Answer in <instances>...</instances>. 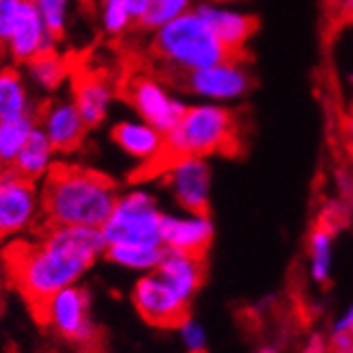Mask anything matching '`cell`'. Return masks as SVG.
<instances>
[{
	"label": "cell",
	"mask_w": 353,
	"mask_h": 353,
	"mask_svg": "<svg viewBox=\"0 0 353 353\" xmlns=\"http://www.w3.org/2000/svg\"><path fill=\"white\" fill-rule=\"evenodd\" d=\"M30 114L32 123L47 134L53 150L68 154L81 148L87 125L81 119L74 104H66L59 100H43Z\"/></svg>",
	"instance_id": "11"
},
{
	"label": "cell",
	"mask_w": 353,
	"mask_h": 353,
	"mask_svg": "<svg viewBox=\"0 0 353 353\" xmlns=\"http://www.w3.org/2000/svg\"><path fill=\"white\" fill-rule=\"evenodd\" d=\"M39 237L11 241L0 256L7 283L19 292L34 322L47 326L55 294L91 267L106 239L95 227H57Z\"/></svg>",
	"instance_id": "1"
},
{
	"label": "cell",
	"mask_w": 353,
	"mask_h": 353,
	"mask_svg": "<svg viewBox=\"0 0 353 353\" xmlns=\"http://www.w3.org/2000/svg\"><path fill=\"white\" fill-rule=\"evenodd\" d=\"M70 59V85L74 106L85 121L87 130L98 127L106 117L108 100L114 95V79L117 72L106 68L91 49L89 51H72Z\"/></svg>",
	"instance_id": "7"
},
{
	"label": "cell",
	"mask_w": 353,
	"mask_h": 353,
	"mask_svg": "<svg viewBox=\"0 0 353 353\" xmlns=\"http://www.w3.org/2000/svg\"><path fill=\"white\" fill-rule=\"evenodd\" d=\"M309 254H311V277L317 283H326L332 265V231L328 229V224H317L313 229L309 241Z\"/></svg>",
	"instance_id": "23"
},
{
	"label": "cell",
	"mask_w": 353,
	"mask_h": 353,
	"mask_svg": "<svg viewBox=\"0 0 353 353\" xmlns=\"http://www.w3.org/2000/svg\"><path fill=\"white\" fill-rule=\"evenodd\" d=\"M210 3H235V0H210Z\"/></svg>",
	"instance_id": "30"
},
{
	"label": "cell",
	"mask_w": 353,
	"mask_h": 353,
	"mask_svg": "<svg viewBox=\"0 0 353 353\" xmlns=\"http://www.w3.org/2000/svg\"><path fill=\"white\" fill-rule=\"evenodd\" d=\"M134 307L146 324L154 328H180L188 315V301L159 275L142 277L132 294Z\"/></svg>",
	"instance_id": "10"
},
{
	"label": "cell",
	"mask_w": 353,
	"mask_h": 353,
	"mask_svg": "<svg viewBox=\"0 0 353 353\" xmlns=\"http://www.w3.org/2000/svg\"><path fill=\"white\" fill-rule=\"evenodd\" d=\"M26 63L32 70V77H34L47 89L59 87L70 74V59H68V55H59L51 47V43L43 45Z\"/></svg>",
	"instance_id": "19"
},
{
	"label": "cell",
	"mask_w": 353,
	"mask_h": 353,
	"mask_svg": "<svg viewBox=\"0 0 353 353\" xmlns=\"http://www.w3.org/2000/svg\"><path fill=\"white\" fill-rule=\"evenodd\" d=\"M23 0H0V59L9 51V43L15 32Z\"/></svg>",
	"instance_id": "26"
},
{
	"label": "cell",
	"mask_w": 353,
	"mask_h": 353,
	"mask_svg": "<svg viewBox=\"0 0 353 353\" xmlns=\"http://www.w3.org/2000/svg\"><path fill=\"white\" fill-rule=\"evenodd\" d=\"M161 237H163V245L172 250L197 256V259H205L214 239V227L210 222V216L192 214V218L188 220L163 216Z\"/></svg>",
	"instance_id": "14"
},
{
	"label": "cell",
	"mask_w": 353,
	"mask_h": 353,
	"mask_svg": "<svg viewBox=\"0 0 353 353\" xmlns=\"http://www.w3.org/2000/svg\"><path fill=\"white\" fill-rule=\"evenodd\" d=\"M41 11L37 0H23V7L15 26V32L11 37L9 43V51L11 57L21 63L28 61L32 55H34L43 45H47L49 41L45 39V32H43V21H41Z\"/></svg>",
	"instance_id": "17"
},
{
	"label": "cell",
	"mask_w": 353,
	"mask_h": 353,
	"mask_svg": "<svg viewBox=\"0 0 353 353\" xmlns=\"http://www.w3.org/2000/svg\"><path fill=\"white\" fill-rule=\"evenodd\" d=\"M203 261L205 259H197V256H190L165 245L161 261L154 267V275L168 281L182 299L190 301V296L203 283Z\"/></svg>",
	"instance_id": "15"
},
{
	"label": "cell",
	"mask_w": 353,
	"mask_h": 353,
	"mask_svg": "<svg viewBox=\"0 0 353 353\" xmlns=\"http://www.w3.org/2000/svg\"><path fill=\"white\" fill-rule=\"evenodd\" d=\"M353 332V305L343 313V317H339L334 326H332V334H347Z\"/></svg>",
	"instance_id": "29"
},
{
	"label": "cell",
	"mask_w": 353,
	"mask_h": 353,
	"mask_svg": "<svg viewBox=\"0 0 353 353\" xmlns=\"http://www.w3.org/2000/svg\"><path fill=\"white\" fill-rule=\"evenodd\" d=\"M197 13L208 21V26L214 30V34L229 49H233L235 53H241V55L245 53L243 45L256 32V26H259L256 23V17L245 15V13L216 9L210 5H201L197 9Z\"/></svg>",
	"instance_id": "16"
},
{
	"label": "cell",
	"mask_w": 353,
	"mask_h": 353,
	"mask_svg": "<svg viewBox=\"0 0 353 353\" xmlns=\"http://www.w3.org/2000/svg\"><path fill=\"white\" fill-rule=\"evenodd\" d=\"M114 98L127 102L154 130L170 132L184 112V104L172 100L146 68L142 53L136 47H125L119 55L114 79Z\"/></svg>",
	"instance_id": "5"
},
{
	"label": "cell",
	"mask_w": 353,
	"mask_h": 353,
	"mask_svg": "<svg viewBox=\"0 0 353 353\" xmlns=\"http://www.w3.org/2000/svg\"><path fill=\"white\" fill-rule=\"evenodd\" d=\"M146 61L161 63L172 68H203L227 59H243L241 53L229 49L197 13H182L163 23L154 34L148 53H142Z\"/></svg>",
	"instance_id": "4"
},
{
	"label": "cell",
	"mask_w": 353,
	"mask_h": 353,
	"mask_svg": "<svg viewBox=\"0 0 353 353\" xmlns=\"http://www.w3.org/2000/svg\"><path fill=\"white\" fill-rule=\"evenodd\" d=\"M176 201L195 216H210V168L203 159H186L163 174Z\"/></svg>",
	"instance_id": "13"
},
{
	"label": "cell",
	"mask_w": 353,
	"mask_h": 353,
	"mask_svg": "<svg viewBox=\"0 0 353 353\" xmlns=\"http://www.w3.org/2000/svg\"><path fill=\"white\" fill-rule=\"evenodd\" d=\"M110 136L123 150H127L134 157H140V159L150 157L159 148L161 138H163V134L154 130L152 125L144 127V125H132V123L114 125Z\"/></svg>",
	"instance_id": "20"
},
{
	"label": "cell",
	"mask_w": 353,
	"mask_h": 353,
	"mask_svg": "<svg viewBox=\"0 0 353 353\" xmlns=\"http://www.w3.org/2000/svg\"><path fill=\"white\" fill-rule=\"evenodd\" d=\"M37 210L34 180H28L11 168L0 170V239L32 222Z\"/></svg>",
	"instance_id": "12"
},
{
	"label": "cell",
	"mask_w": 353,
	"mask_h": 353,
	"mask_svg": "<svg viewBox=\"0 0 353 353\" xmlns=\"http://www.w3.org/2000/svg\"><path fill=\"white\" fill-rule=\"evenodd\" d=\"M41 17L45 21L47 34L53 41L63 39V11H66V0H37Z\"/></svg>",
	"instance_id": "27"
},
{
	"label": "cell",
	"mask_w": 353,
	"mask_h": 353,
	"mask_svg": "<svg viewBox=\"0 0 353 353\" xmlns=\"http://www.w3.org/2000/svg\"><path fill=\"white\" fill-rule=\"evenodd\" d=\"M163 214H159L154 201L142 192L119 199L114 212L102 227L106 243H148L163 245L161 237Z\"/></svg>",
	"instance_id": "8"
},
{
	"label": "cell",
	"mask_w": 353,
	"mask_h": 353,
	"mask_svg": "<svg viewBox=\"0 0 353 353\" xmlns=\"http://www.w3.org/2000/svg\"><path fill=\"white\" fill-rule=\"evenodd\" d=\"M26 91L15 68L0 70V121L26 114Z\"/></svg>",
	"instance_id": "24"
},
{
	"label": "cell",
	"mask_w": 353,
	"mask_h": 353,
	"mask_svg": "<svg viewBox=\"0 0 353 353\" xmlns=\"http://www.w3.org/2000/svg\"><path fill=\"white\" fill-rule=\"evenodd\" d=\"M41 195V216L32 231L43 235L57 227H95L102 229L114 212L117 180L74 163H51Z\"/></svg>",
	"instance_id": "2"
},
{
	"label": "cell",
	"mask_w": 353,
	"mask_h": 353,
	"mask_svg": "<svg viewBox=\"0 0 353 353\" xmlns=\"http://www.w3.org/2000/svg\"><path fill=\"white\" fill-rule=\"evenodd\" d=\"M188 9V0H148L144 13L136 19L134 30L150 32L182 15Z\"/></svg>",
	"instance_id": "25"
},
{
	"label": "cell",
	"mask_w": 353,
	"mask_h": 353,
	"mask_svg": "<svg viewBox=\"0 0 353 353\" xmlns=\"http://www.w3.org/2000/svg\"><path fill=\"white\" fill-rule=\"evenodd\" d=\"M51 142L47 138V134L41 130V127H32L23 146L19 148L15 161L11 165L13 172H17L19 176L28 178V180H39L43 176V172L47 170V161L51 154Z\"/></svg>",
	"instance_id": "18"
},
{
	"label": "cell",
	"mask_w": 353,
	"mask_h": 353,
	"mask_svg": "<svg viewBox=\"0 0 353 353\" xmlns=\"http://www.w3.org/2000/svg\"><path fill=\"white\" fill-rule=\"evenodd\" d=\"M180 330H182V334H184V341H186L188 349H192V351H201V349H205V334H203V330H201L195 322H190V317L180 326Z\"/></svg>",
	"instance_id": "28"
},
{
	"label": "cell",
	"mask_w": 353,
	"mask_h": 353,
	"mask_svg": "<svg viewBox=\"0 0 353 353\" xmlns=\"http://www.w3.org/2000/svg\"><path fill=\"white\" fill-rule=\"evenodd\" d=\"M144 59V55H142ZM243 59H227L203 68H172L144 59V68L161 85H170L188 93L205 95L214 100H237L250 89L252 79Z\"/></svg>",
	"instance_id": "6"
},
{
	"label": "cell",
	"mask_w": 353,
	"mask_h": 353,
	"mask_svg": "<svg viewBox=\"0 0 353 353\" xmlns=\"http://www.w3.org/2000/svg\"><path fill=\"white\" fill-rule=\"evenodd\" d=\"M32 127H34V123H32L30 112L9 121H0V170H7L13 165Z\"/></svg>",
	"instance_id": "22"
},
{
	"label": "cell",
	"mask_w": 353,
	"mask_h": 353,
	"mask_svg": "<svg viewBox=\"0 0 353 353\" xmlns=\"http://www.w3.org/2000/svg\"><path fill=\"white\" fill-rule=\"evenodd\" d=\"M47 326L61 336L66 343L85 349V351H100L106 347L104 330L91 324L87 311V292L81 288H61L51 301Z\"/></svg>",
	"instance_id": "9"
},
{
	"label": "cell",
	"mask_w": 353,
	"mask_h": 353,
	"mask_svg": "<svg viewBox=\"0 0 353 353\" xmlns=\"http://www.w3.org/2000/svg\"><path fill=\"white\" fill-rule=\"evenodd\" d=\"M165 245H148V243H108L106 259L136 267V269H154L163 256Z\"/></svg>",
	"instance_id": "21"
},
{
	"label": "cell",
	"mask_w": 353,
	"mask_h": 353,
	"mask_svg": "<svg viewBox=\"0 0 353 353\" xmlns=\"http://www.w3.org/2000/svg\"><path fill=\"white\" fill-rule=\"evenodd\" d=\"M239 119L222 106H186L178 123L163 134L159 148L127 176L130 184L148 182L168 174L186 159H203L208 154L239 152Z\"/></svg>",
	"instance_id": "3"
}]
</instances>
